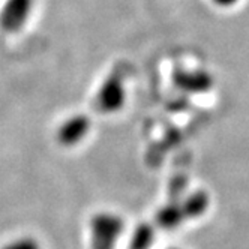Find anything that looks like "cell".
Masks as SVG:
<instances>
[{"label":"cell","instance_id":"obj_8","mask_svg":"<svg viewBox=\"0 0 249 249\" xmlns=\"http://www.w3.org/2000/svg\"><path fill=\"white\" fill-rule=\"evenodd\" d=\"M155 242V227L149 222H141L135 227L129 249H150Z\"/></svg>","mask_w":249,"mask_h":249},{"label":"cell","instance_id":"obj_3","mask_svg":"<svg viewBox=\"0 0 249 249\" xmlns=\"http://www.w3.org/2000/svg\"><path fill=\"white\" fill-rule=\"evenodd\" d=\"M33 9V0H6L0 9V29L8 33L20 32Z\"/></svg>","mask_w":249,"mask_h":249},{"label":"cell","instance_id":"obj_4","mask_svg":"<svg viewBox=\"0 0 249 249\" xmlns=\"http://www.w3.org/2000/svg\"><path fill=\"white\" fill-rule=\"evenodd\" d=\"M173 81L174 86L180 90L191 93V95H198V93H206L213 87V77L203 69H195V71H188V69H176L173 74Z\"/></svg>","mask_w":249,"mask_h":249},{"label":"cell","instance_id":"obj_9","mask_svg":"<svg viewBox=\"0 0 249 249\" xmlns=\"http://www.w3.org/2000/svg\"><path fill=\"white\" fill-rule=\"evenodd\" d=\"M0 249H41V246L38 240L33 237H20V239H15L6 243Z\"/></svg>","mask_w":249,"mask_h":249},{"label":"cell","instance_id":"obj_1","mask_svg":"<svg viewBox=\"0 0 249 249\" xmlns=\"http://www.w3.org/2000/svg\"><path fill=\"white\" fill-rule=\"evenodd\" d=\"M124 221L111 212H99L90 218L89 231H90L92 249H114L117 239L123 234Z\"/></svg>","mask_w":249,"mask_h":249},{"label":"cell","instance_id":"obj_7","mask_svg":"<svg viewBox=\"0 0 249 249\" xmlns=\"http://www.w3.org/2000/svg\"><path fill=\"white\" fill-rule=\"evenodd\" d=\"M182 201V200H180ZM180 201H168L156 213V224L162 230H174L185 221Z\"/></svg>","mask_w":249,"mask_h":249},{"label":"cell","instance_id":"obj_6","mask_svg":"<svg viewBox=\"0 0 249 249\" xmlns=\"http://www.w3.org/2000/svg\"><path fill=\"white\" fill-rule=\"evenodd\" d=\"M210 204V197L206 191H194L186 198L180 201L182 213L186 219H197L207 212Z\"/></svg>","mask_w":249,"mask_h":249},{"label":"cell","instance_id":"obj_2","mask_svg":"<svg viewBox=\"0 0 249 249\" xmlns=\"http://www.w3.org/2000/svg\"><path fill=\"white\" fill-rule=\"evenodd\" d=\"M126 102V87H124V74L114 69L107 77L95 98V105L102 114H114L122 110Z\"/></svg>","mask_w":249,"mask_h":249},{"label":"cell","instance_id":"obj_10","mask_svg":"<svg viewBox=\"0 0 249 249\" xmlns=\"http://www.w3.org/2000/svg\"><path fill=\"white\" fill-rule=\"evenodd\" d=\"M212 2L219 8H231V6H234L239 0H212Z\"/></svg>","mask_w":249,"mask_h":249},{"label":"cell","instance_id":"obj_5","mask_svg":"<svg viewBox=\"0 0 249 249\" xmlns=\"http://www.w3.org/2000/svg\"><path fill=\"white\" fill-rule=\"evenodd\" d=\"M92 128V122L86 114H74L68 117L56 131L57 141L65 147H72L83 141Z\"/></svg>","mask_w":249,"mask_h":249},{"label":"cell","instance_id":"obj_11","mask_svg":"<svg viewBox=\"0 0 249 249\" xmlns=\"http://www.w3.org/2000/svg\"><path fill=\"white\" fill-rule=\"evenodd\" d=\"M168 249H179V248H168Z\"/></svg>","mask_w":249,"mask_h":249}]
</instances>
